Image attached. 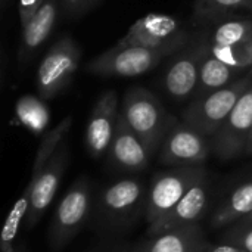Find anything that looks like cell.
Returning <instances> with one entry per match:
<instances>
[{"instance_id": "9a60e30c", "label": "cell", "mask_w": 252, "mask_h": 252, "mask_svg": "<svg viewBox=\"0 0 252 252\" xmlns=\"http://www.w3.org/2000/svg\"><path fill=\"white\" fill-rule=\"evenodd\" d=\"M210 226L214 230H224L252 211V174L232 183L214 205Z\"/></svg>"}, {"instance_id": "f1b7e54d", "label": "cell", "mask_w": 252, "mask_h": 252, "mask_svg": "<svg viewBox=\"0 0 252 252\" xmlns=\"http://www.w3.org/2000/svg\"><path fill=\"white\" fill-rule=\"evenodd\" d=\"M245 155L248 157H252V131L250 139H248V145H247V151H245Z\"/></svg>"}, {"instance_id": "f546056e", "label": "cell", "mask_w": 252, "mask_h": 252, "mask_svg": "<svg viewBox=\"0 0 252 252\" xmlns=\"http://www.w3.org/2000/svg\"><path fill=\"white\" fill-rule=\"evenodd\" d=\"M16 252H24L22 250H16Z\"/></svg>"}, {"instance_id": "e0dca14e", "label": "cell", "mask_w": 252, "mask_h": 252, "mask_svg": "<svg viewBox=\"0 0 252 252\" xmlns=\"http://www.w3.org/2000/svg\"><path fill=\"white\" fill-rule=\"evenodd\" d=\"M58 4L59 0H46L38 12L30 19V22L22 27V40L18 52V59L21 65L27 62L30 56L50 35L58 18Z\"/></svg>"}, {"instance_id": "30bf717a", "label": "cell", "mask_w": 252, "mask_h": 252, "mask_svg": "<svg viewBox=\"0 0 252 252\" xmlns=\"http://www.w3.org/2000/svg\"><path fill=\"white\" fill-rule=\"evenodd\" d=\"M213 201V186L210 174L207 173L201 177L190 190L180 199V202L170 210L161 220L148 226V236L159 235L168 230L201 224V220L205 217Z\"/></svg>"}, {"instance_id": "9c48e42d", "label": "cell", "mask_w": 252, "mask_h": 252, "mask_svg": "<svg viewBox=\"0 0 252 252\" xmlns=\"http://www.w3.org/2000/svg\"><path fill=\"white\" fill-rule=\"evenodd\" d=\"M211 154L208 137L186 123H174L158 151V159L168 167L202 165Z\"/></svg>"}, {"instance_id": "5b68a950", "label": "cell", "mask_w": 252, "mask_h": 252, "mask_svg": "<svg viewBox=\"0 0 252 252\" xmlns=\"http://www.w3.org/2000/svg\"><path fill=\"white\" fill-rule=\"evenodd\" d=\"M182 46L146 47V46H114L86 63V71L100 77H136L154 69L165 56Z\"/></svg>"}, {"instance_id": "2e32d148", "label": "cell", "mask_w": 252, "mask_h": 252, "mask_svg": "<svg viewBox=\"0 0 252 252\" xmlns=\"http://www.w3.org/2000/svg\"><path fill=\"white\" fill-rule=\"evenodd\" d=\"M208 245L201 224H192L148 236L133 245L130 252H205Z\"/></svg>"}, {"instance_id": "8992f818", "label": "cell", "mask_w": 252, "mask_h": 252, "mask_svg": "<svg viewBox=\"0 0 252 252\" xmlns=\"http://www.w3.org/2000/svg\"><path fill=\"white\" fill-rule=\"evenodd\" d=\"M207 173V168L202 165H195L173 167L155 174L151 185L148 186L145 210V221L148 226L157 223L170 210H173L190 190V188Z\"/></svg>"}, {"instance_id": "ba28073f", "label": "cell", "mask_w": 252, "mask_h": 252, "mask_svg": "<svg viewBox=\"0 0 252 252\" xmlns=\"http://www.w3.org/2000/svg\"><path fill=\"white\" fill-rule=\"evenodd\" d=\"M252 131V84L241 96L219 131L211 137V152L220 161H232L245 155Z\"/></svg>"}, {"instance_id": "d4e9b609", "label": "cell", "mask_w": 252, "mask_h": 252, "mask_svg": "<svg viewBox=\"0 0 252 252\" xmlns=\"http://www.w3.org/2000/svg\"><path fill=\"white\" fill-rule=\"evenodd\" d=\"M46 0H19V19L21 25L25 27L30 19L38 12Z\"/></svg>"}, {"instance_id": "7402d4cb", "label": "cell", "mask_w": 252, "mask_h": 252, "mask_svg": "<svg viewBox=\"0 0 252 252\" xmlns=\"http://www.w3.org/2000/svg\"><path fill=\"white\" fill-rule=\"evenodd\" d=\"M239 7H252V0H196L193 10L198 19H214Z\"/></svg>"}, {"instance_id": "6da1fadb", "label": "cell", "mask_w": 252, "mask_h": 252, "mask_svg": "<svg viewBox=\"0 0 252 252\" xmlns=\"http://www.w3.org/2000/svg\"><path fill=\"white\" fill-rule=\"evenodd\" d=\"M148 188L137 177H126L103 188L92 210V226L106 238L131 232L145 219Z\"/></svg>"}, {"instance_id": "484cf974", "label": "cell", "mask_w": 252, "mask_h": 252, "mask_svg": "<svg viewBox=\"0 0 252 252\" xmlns=\"http://www.w3.org/2000/svg\"><path fill=\"white\" fill-rule=\"evenodd\" d=\"M205 252H248L247 250L241 248V247H236V245H230V244H224V242H220L219 245H208L207 251Z\"/></svg>"}, {"instance_id": "603a6c76", "label": "cell", "mask_w": 252, "mask_h": 252, "mask_svg": "<svg viewBox=\"0 0 252 252\" xmlns=\"http://www.w3.org/2000/svg\"><path fill=\"white\" fill-rule=\"evenodd\" d=\"M220 242L236 245L248 252H252V226L233 224L224 229V232L220 236Z\"/></svg>"}, {"instance_id": "5bb4252c", "label": "cell", "mask_w": 252, "mask_h": 252, "mask_svg": "<svg viewBox=\"0 0 252 252\" xmlns=\"http://www.w3.org/2000/svg\"><path fill=\"white\" fill-rule=\"evenodd\" d=\"M205 44L196 46L179 55L177 59L170 65L164 77V84L167 92L174 99L185 100L196 93L201 65L205 58Z\"/></svg>"}, {"instance_id": "3957f363", "label": "cell", "mask_w": 252, "mask_h": 252, "mask_svg": "<svg viewBox=\"0 0 252 252\" xmlns=\"http://www.w3.org/2000/svg\"><path fill=\"white\" fill-rule=\"evenodd\" d=\"M251 84L252 69H250L233 83L208 94L195 97L182 114L183 123L211 139Z\"/></svg>"}, {"instance_id": "4fadbf2b", "label": "cell", "mask_w": 252, "mask_h": 252, "mask_svg": "<svg viewBox=\"0 0 252 252\" xmlns=\"http://www.w3.org/2000/svg\"><path fill=\"white\" fill-rule=\"evenodd\" d=\"M118 115V96L114 90H108L96 100L87 123L86 145L93 158H100L108 154Z\"/></svg>"}, {"instance_id": "4316f807", "label": "cell", "mask_w": 252, "mask_h": 252, "mask_svg": "<svg viewBox=\"0 0 252 252\" xmlns=\"http://www.w3.org/2000/svg\"><path fill=\"white\" fill-rule=\"evenodd\" d=\"M130 248L131 247H128V245H115V247L106 250L105 252H130Z\"/></svg>"}, {"instance_id": "cb8c5ba5", "label": "cell", "mask_w": 252, "mask_h": 252, "mask_svg": "<svg viewBox=\"0 0 252 252\" xmlns=\"http://www.w3.org/2000/svg\"><path fill=\"white\" fill-rule=\"evenodd\" d=\"M100 0H61L62 9L68 16H81L93 9Z\"/></svg>"}, {"instance_id": "ac0fdd59", "label": "cell", "mask_w": 252, "mask_h": 252, "mask_svg": "<svg viewBox=\"0 0 252 252\" xmlns=\"http://www.w3.org/2000/svg\"><path fill=\"white\" fill-rule=\"evenodd\" d=\"M248 71H245V69L235 68V66H230V65L224 63L223 61H220V59L214 58L213 55H210L208 50H207L205 58H204L202 65H201L199 83H198L195 97L208 94L211 92H216V90L233 83L235 80H238L239 77H242Z\"/></svg>"}, {"instance_id": "277c9868", "label": "cell", "mask_w": 252, "mask_h": 252, "mask_svg": "<svg viewBox=\"0 0 252 252\" xmlns=\"http://www.w3.org/2000/svg\"><path fill=\"white\" fill-rule=\"evenodd\" d=\"M93 210L92 185L86 176L74 180L61 198L49 229V244L53 251L63 250L84 227Z\"/></svg>"}, {"instance_id": "7a4b0ae2", "label": "cell", "mask_w": 252, "mask_h": 252, "mask_svg": "<svg viewBox=\"0 0 252 252\" xmlns=\"http://www.w3.org/2000/svg\"><path fill=\"white\" fill-rule=\"evenodd\" d=\"M121 114L152 157L159 151L165 134L177 121L167 112L161 100L145 87L127 90Z\"/></svg>"}, {"instance_id": "d6986e66", "label": "cell", "mask_w": 252, "mask_h": 252, "mask_svg": "<svg viewBox=\"0 0 252 252\" xmlns=\"http://www.w3.org/2000/svg\"><path fill=\"white\" fill-rule=\"evenodd\" d=\"M210 55L223 61L224 63L241 68L245 71L252 69V37L250 40L235 44V46H220V44H205Z\"/></svg>"}, {"instance_id": "52a82bcc", "label": "cell", "mask_w": 252, "mask_h": 252, "mask_svg": "<svg viewBox=\"0 0 252 252\" xmlns=\"http://www.w3.org/2000/svg\"><path fill=\"white\" fill-rule=\"evenodd\" d=\"M81 50L71 35L61 37L46 53L37 71V89L43 99H50L65 89L78 69Z\"/></svg>"}, {"instance_id": "ffe728a7", "label": "cell", "mask_w": 252, "mask_h": 252, "mask_svg": "<svg viewBox=\"0 0 252 252\" xmlns=\"http://www.w3.org/2000/svg\"><path fill=\"white\" fill-rule=\"evenodd\" d=\"M252 37V21L236 19L221 24L213 34L211 43L220 46L241 44Z\"/></svg>"}, {"instance_id": "7c38bea8", "label": "cell", "mask_w": 252, "mask_h": 252, "mask_svg": "<svg viewBox=\"0 0 252 252\" xmlns=\"http://www.w3.org/2000/svg\"><path fill=\"white\" fill-rule=\"evenodd\" d=\"M109 164L118 173L134 174L148 168L152 155L120 112L115 133L108 151Z\"/></svg>"}, {"instance_id": "8fae6325", "label": "cell", "mask_w": 252, "mask_h": 252, "mask_svg": "<svg viewBox=\"0 0 252 252\" xmlns=\"http://www.w3.org/2000/svg\"><path fill=\"white\" fill-rule=\"evenodd\" d=\"M186 41L182 32L180 21L171 15L148 13L137 19L127 31V34L117 43V46H146V47H167L183 46Z\"/></svg>"}, {"instance_id": "83f0119b", "label": "cell", "mask_w": 252, "mask_h": 252, "mask_svg": "<svg viewBox=\"0 0 252 252\" xmlns=\"http://www.w3.org/2000/svg\"><path fill=\"white\" fill-rule=\"evenodd\" d=\"M235 224H239V226H252V211L247 216V217H244L242 220H239V221L235 223Z\"/></svg>"}, {"instance_id": "44dd1931", "label": "cell", "mask_w": 252, "mask_h": 252, "mask_svg": "<svg viewBox=\"0 0 252 252\" xmlns=\"http://www.w3.org/2000/svg\"><path fill=\"white\" fill-rule=\"evenodd\" d=\"M18 117L25 127L38 134L44 130L49 121V111L38 100L22 97L18 102Z\"/></svg>"}]
</instances>
